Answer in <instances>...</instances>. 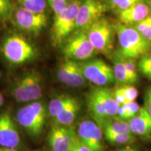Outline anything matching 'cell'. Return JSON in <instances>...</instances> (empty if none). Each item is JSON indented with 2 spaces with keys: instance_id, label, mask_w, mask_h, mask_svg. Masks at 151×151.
<instances>
[{
  "instance_id": "22",
  "label": "cell",
  "mask_w": 151,
  "mask_h": 151,
  "mask_svg": "<svg viewBox=\"0 0 151 151\" xmlns=\"http://www.w3.org/2000/svg\"><path fill=\"white\" fill-rule=\"evenodd\" d=\"M11 94L17 102H30L22 77L16 78L11 86Z\"/></svg>"
},
{
  "instance_id": "19",
  "label": "cell",
  "mask_w": 151,
  "mask_h": 151,
  "mask_svg": "<svg viewBox=\"0 0 151 151\" xmlns=\"http://www.w3.org/2000/svg\"><path fill=\"white\" fill-rule=\"evenodd\" d=\"M113 62L115 82L118 85V86H124V85H132L131 79L126 70L122 56L117 51L113 54Z\"/></svg>"
},
{
  "instance_id": "28",
  "label": "cell",
  "mask_w": 151,
  "mask_h": 151,
  "mask_svg": "<svg viewBox=\"0 0 151 151\" xmlns=\"http://www.w3.org/2000/svg\"><path fill=\"white\" fill-rule=\"evenodd\" d=\"M137 67L141 74L151 81V51L141 57L138 62Z\"/></svg>"
},
{
  "instance_id": "5",
  "label": "cell",
  "mask_w": 151,
  "mask_h": 151,
  "mask_svg": "<svg viewBox=\"0 0 151 151\" xmlns=\"http://www.w3.org/2000/svg\"><path fill=\"white\" fill-rule=\"evenodd\" d=\"M81 0H71L63 11L55 16L51 39L54 46H62L75 30L76 20Z\"/></svg>"
},
{
  "instance_id": "10",
  "label": "cell",
  "mask_w": 151,
  "mask_h": 151,
  "mask_svg": "<svg viewBox=\"0 0 151 151\" xmlns=\"http://www.w3.org/2000/svg\"><path fill=\"white\" fill-rule=\"evenodd\" d=\"M76 134L79 141L92 151H105L103 130L94 120H83L81 121Z\"/></svg>"
},
{
  "instance_id": "15",
  "label": "cell",
  "mask_w": 151,
  "mask_h": 151,
  "mask_svg": "<svg viewBox=\"0 0 151 151\" xmlns=\"http://www.w3.org/2000/svg\"><path fill=\"white\" fill-rule=\"evenodd\" d=\"M29 101L40 99L43 96V78L41 73L35 69L28 71L21 76Z\"/></svg>"
},
{
  "instance_id": "20",
  "label": "cell",
  "mask_w": 151,
  "mask_h": 151,
  "mask_svg": "<svg viewBox=\"0 0 151 151\" xmlns=\"http://www.w3.org/2000/svg\"><path fill=\"white\" fill-rule=\"evenodd\" d=\"M97 89L104 105L106 113L108 118L110 120L116 118L120 105L114 98L113 91L106 87H97Z\"/></svg>"
},
{
  "instance_id": "18",
  "label": "cell",
  "mask_w": 151,
  "mask_h": 151,
  "mask_svg": "<svg viewBox=\"0 0 151 151\" xmlns=\"http://www.w3.org/2000/svg\"><path fill=\"white\" fill-rule=\"evenodd\" d=\"M81 109V104L76 98L73 97L65 108L53 119L54 123L64 126H71L75 121Z\"/></svg>"
},
{
  "instance_id": "9",
  "label": "cell",
  "mask_w": 151,
  "mask_h": 151,
  "mask_svg": "<svg viewBox=\"0 0 151 151\" xmlns=\"http://www.w3.org/2000/svg\"><path fill=\"white\" fill-rule=\"evenodd\" d=\"M12 18L18 29L33 35H39L48 24V17L45 13L37 14L21 7L15 9Z\"/></svg>"
},
{
  "instance_id": "38",
  "label": "cell",
  "mask_w": 151,
  "mask_h": 151,
  "mask_svg": "<svg viewBox=\"0 0 151 151\" xmlns=\"http://www.w3.org/2000/svg\"><path fill=\"white\" fill-rule=\"evenodd\" d=\"M118 151H137L134 150V148H123L121 149V150H119Z\"/></svg>"
},
{
  "instance_id": "40",
  "label": "cell",
  "mask_w": 151,
  "mask_h": 151,
  "mask_svg": "<svg viewBox=\"0 0 151 151\" xmlns=\"http://www.w3.org/2000/svg\"><path fill=\"white\" fill-rule=\"evenodd\" d=\"M147 4L148 5L149 8H150V10H151V0H148V4Z\"/></svg>"
},
{
  "instance_id": "36",
  "label": "cell",
  "mask_w": 151,
  "mask_h": 151,
  "mask_svg": "<svg viewBox=\"0 0 151 151\" xmlns=\"http://www.w3.org/2000/svg\"><path fill=\"white\" fill-rule=\"evenodd\" d=\"M141 35H143V37L146 38L147 40L151 43V20L150 22H149L148 25L147 26L146 29L144 30V32H143Z\"/></svg>"
},
{
  "instance_id": "39",
  "label": "cell",
  "mask_w": 151,
  "mask_h": 151,
  "mask_svg": "<svg viewBox=\"0 0 151 151\" xmlns=\"http://www.w3.org/2000/svg\"><path fill=\"white\" fill-rule=\"evenodd\" d=\"M4 103V97H3V95L0 93V107L1 106V105L3 104Z\"/></svg>"
},
{
  "instance_id": "41",
  "label": "cell",
  "mask_w": 151,
  "mask_h": 151,
  "mask_svg": "<svg viewBox=\"0 0 151 151\" xmlns=\"http://www.w3.org/2000/svg\"><path fill=\"white\" fill-rule=\"evenodd\" d=\"M34 151H39V150H34Z\"/></svg>"
},
{
  "instance_id": "33",
  "label": "cell",
  "mask_w": 151,
  "mask_h": 151,
  "mask_svg": "<svg viewBox=\"0 0 151 151\" xmlns=\"http://www.w3.org/2000/svg\"><path fill=\"white\" fill-rule=\"evenodd\" d=\"M149 114L151 116V87H149L146 90L144 94V107Z\"/></svg>"
},
{
  "instance_id": "16",
  "label": "cell",
  "mask_w": 151,
  "mask_h": 151,
  "mask_svg": "<svg viewBox=\"0 0 151 151\" xmlns=\"http://www.w3.org/2000/svg\"><path fill=\"white\" fill-rule=\"evenodd\" d=\"M87 104L94 120L102 128L109 119L106 113L104 105L98 91L97 87L92 89L87 94Z\"/></svg>"
},
{
  "instance_id": "35",
  "label": "cell",
  "mask_w": 151,
  "mask_h": 151,
  "mask_svg": "<svg viewBox=\"0 0 151 151\" xmlns=\"http://www.w3.org/2000/svg\"><path fill=\"white\" fill-rule=\"evenodd\" d=\"M71 151H92L90 148L84 145L82 142L79 141L78 138L73 145V146L71 148Z\"/></svg>"
},
{
  "instance_id": "32",
  "label": "cell",
  "mask_w": 151,
  "mask_h": 151,
  "mask_svg": "<svg viewBox=\"0 0 151 151\" xmlns=\"http://www.w3.org/2000/svg\"><path fill=\"white\" fill-rule=\"evenodd\" d=\"M123 105L126 109L128 120H129L130 119L134 118L137 114L141 109L139 105L138 104V103L136 102L135 101H127V102L124 104Z\"/></svg>"
},
{
  "instance_id": "17",
  "label": "cell",
  "mask_w": 151,
  "mask_h": 151,
  "mask_svg": "<svg viewBox=\"0 0 151 151\" xmlns=\"http://www.w3.org/2000/svg\"><path fill=\"white\" fill-rule=\"evenodd\" d=\"M128 122L134 135L144 139H151V116L143 107Z\"/></svg>"
},
{
  "instance_id": "6",
  "label": "cell",
  "mask_w": 151,
  "mask_h": 151,
  "mask_svg": "<svg viewBox=\"0 0 151 151\" xmlns=\"http://www.w3.org/2000/svg\"><path fill=\"white\" fill-rule=\"evenodd\" d=\"M62 46V52L65 59L75 61H86L97 52L88 38L87 29L74 31Z\"/></svg>"
},
{
  "instance_id": "8",
  "label": "cell",
  "mask_w": 151,
  "mask_h": 151,
  "mask_svg": "<svg viewBox=\"0 0 151 151\" xmlns=\"http://www.w3.org/2000/svg\"><path fill=\"white\" fill-rule=\"evenodd\" d=\"M109 9L106 4L100 0H83L77 14L74 31L87 29L92 23L104 16Z\"/></svg>"
},
{
  "instance_id": "31",
  "label": "cell",
  "mask_w": 151,
  "mask_h": 151,
  "mask_svg": "<svg viewBox=\"0 0 151 151\" xmlns=\"http://www.w3.org/2000/svg\"><path fill=\"white\" fill-rule=\"evenodd\" d=\"M71 0H46L53 11L55 16L60 14L67 6Z\"/></svg>"
},
{
  "instance_id": "11",
  "label": "cell",
  "mask_w": 151,
  "mask_h": 151,
  "mask_svg": "<svg viewBox=\"0 0 151 151\" xmlns=\"http://www.w3.org/2000/svg\"><path fill=\"white\" fill-rule=\"evenodd\" d=\"M78 139L71 126L54 123L48 134L49 146L52 151H71Z\"/></svg>"
},
{
  "instance_id": "2",
  "label": "cell",
  "mask_w": 151,
  "mask_h": 151,
  "mask_svg": "<svg viewBox=\"0 0 151 151\" xmlns=\"http://www.w3.org/2000/svg\"><path fill=\"white\" fill-rule=\"evenodd\" d=\"M118 38L119 49L117 52L124 58L140 59L151 51V43L134 27L121 23L113 24Z\"/></svg>"
},
{
  "instance_id": "37",
  "label": "cell",
  "mask_w": 151,
  "mask_h": 151,
  "mask_svg": "<svg viewBox=\"0 0 151 151\" xmlns=\"http://www.w3.org/2000/svg\"><path fill=\"white\" fill-rule=\"evenodd\" d=\"M0 151H18L16 148H4V147L0 146Z\"/></svg>"
},
{
  "instance_id": "25",
  "label": "cell",
  "mask_w": 151,
  "mask_h": 151,
  "mask_svg": "<svg viewBox=\"0 0 151 151\" xmlns=\"http://www.w3.org/2000/svg\"><path fill=\"white\" fill-rule=\"evenodd\" d=\"M20 7L37 14L45 13L47 1L46 0H17Z\"/></svg>"
},
{
  "instance_id": "3",
  "label": "cell",
  "mask_w": 151,
  "mask_h": 151,
  "mask_svg": "<svg viewBox=\"0 0 151 151\" xmlns=\"http://www.w3.org/2000/svg\"><path fill=\"white\" fill-rule=\"evenodd\" d=\"M48 115L46 106L38 100L31 101L19 109L16 119L20 127L29 137L38 139L44 132Z\"/></svg>"
},
{
  "instance_id": "1",
  "label": "cell",
  "mask_w": 151,
  "mask_h": 151,
  "mask_svg": "<svg viewBox=\"0 0 151 151\" xmlns=\"http://www.w3.org/2000/svg\"><path fill=\"white\" fill-rule=\"evenodd\" d=\"M1 53L11 65H22L34 62L39 57V50L31 41L18 34H10L3 39Z\"/></svg>"
},
{
  "instance_id": "29",
  "label": "cell",
  "mask_w": 151,
  "mask_h": 151,
  "mask_svg": "<svg viewBox=\"0 0 151 151\" xmlns=\"http://www.w3.org/2000/svg\"><path fill=\"white\" fill-rule=\"evenodd\" d=\"M122 60H123L128 75H129V78L131 79L132 85L135 84L137 82L138 78H138V73L137 71V64H136L135 61L136 60L122 58Z\"/></svg>"
},
{
  "instance_id": "27",
  "label": "cell",
  "mask_w": 151,
  "mask_h": 151,
  "mask_svg": "<svg viewBox=\"0 0 151 151\" xmlns=\"http://www.w3.org/2000/svg\"><path fill=\"white\" fill-rule=\"evenodd\" d=\"M15 11L12 0H0V22H5L12 18Z\"/></svg>"
},
{
  "instance_id": "7",
  "label": "cell",
  "mask_w": 151,
  "mask_h": 151,
  "mask_svg": "<svg viewBox=\"0 0 151 151\" xmlns=\"http://www.w3.org/2000/svg\"><path fill=\"white\" fill-rule=\"evenodd\" d=\"M81 63L85 78L97 87H105L115 82L113 68L103 60L94 58Z\"/></svg>"
},
{
  "instance_id": "12",
  "label": "cell",
  "mask_w": 151,
  "mask_h": 151,
  "mask_svg": "<svg viewBox=\"0 0 151 151\" xmlns=\"http://www.w3.org/2000/svg\"><path fill=\"white\" fill-rule=\"evenodd\" d=\"M57 77L60 82L71 88H81L86 83L81 62L65 59L58 66Z\"/></svg>"
},
{
  "instance_id": "24",
  "label": "cell",
  "mask_w": 151,
  "mask_h": 151,
  "mask_svg": "<svg viewBox=\"0 0 151 151\" xmlns=\"http://www.w3.org/2000/svg\"><path fill=\"white\" fill-rule=\"evenodd\" d=\"M103 133L106 140L112 145L128 144L135 141V137L133 134L116 133L111 132H103Z\"/></svg>"
},
{
  "instance_id": "14",
  "label": "cell",
  "mask_w": 151,
  "mask_h": 151,
  "mask_svg": "<svg viewBox=\"0 0 151 151\" xmlns=\"http://www.w3.org/2000/svg\"><path fill=\"white\" fill-rule=\"evenodd\" d=\"M118 14L120 23L134 26L150 16L151 10L148 5L143 1L136 4Z\"/></svg>"
},
{
  "instance_id": "23",
  "label": "cell",
  "mask_w": 151,
  "mask_h": 151,
  "mask_svg": "<svg viewBox=\"0 0 151 151\" xmlns=\"http://www.w3.org/2000/svg\"><path fill=\"white\" fill-rule=\"evenodd\" d=\"M103 132L132 134L128 121L114 118L108 120L101 128Z\"/></svg>"
},
{
  "instance_id": "26",
  "label": "cell",
  "mask_w": 151,
  "mask_h": 151,
  "mask_svg": "<svg viewBox=\"0 0 151 151\" xmlns=\"http://www.w3.org/2000/svg\"><path fill=\"white\" fill-rule=\"evenodd\" d=\"M143 1L145 0H107L106 4L109 9L118 13L136 4Z\"/></svg>"
},
{
  "instance_id": "13",
  "label": "cell",
  "mask_w": 151,
  "mask_h": 151,
  "mask_svg": "<svg viewBox=\"0 0 151 151\" xmlns=\"http://www.w3.org/2000/svg\"><path fill=\"white\" fill-rule=\"evenodd\" d=\"M20 136L12 116L9 111L0 114V146L17 148L20 144Z\"/></svg>"
},
{
  "instance_id": "4",
  "label": "cell",
  "mask_w": 151,
  "mask_h": 151,
  "mask_svg": "<svg viewBox=\"0 0 151 151\" xmlns=\"http://www.w3.org/2000/svg\"><path fill=\"white\" fill-rule=\"evenodd\" d=\"M87 33L96 52L109 58L113 56L116 31L108 19L105 17L99 19L87 29Z\"/></svg>"
},
{
  "instance_id": "21",
  "label": "cell",
  "mask_w": 151,
  "mask_h": 151,
  "mask_svg": "<svg viewBox=\"0 0 151 151\" xmlns=\"http://www.w3.org/2000/svg\"><path fill=\"white\" fill-rule=\"evenodd\" d=\"M73 97L67 94H61L55 97L50 100L47 109L48 113L52 120L55 118L57 115L65 108V106L71 101Z\"/></svg>"
},
{
  "instance_id": "30",
  "label": "cell",
  "mask_w": 151,
  "mask_h": 151,
  "mask_svg": "<svg viewBox=\"0 0 151 151\" xmlns=\"http://www.w3.org/2000/svg\"><path fill=\"white\" fill-rule=\"evenodd\" d=\"M118 87L123 93L124 97L127 100V102L135 101L138 97L139 92L134 86L132 85H124V86H119Z\"/></svg>"
},
{
  "instance_id": "34",
  "label": "cell",
  "mask_w": 151,
  "mask_h": 151,
  "mask_svg": "<svg viewBox=\"0 0 151 151\" xmlns=\"http://www.w3.org/2000/svg\"><path fill=\"white\" fill-rule=\"evenodd\" d=\"M113 96H114V98L117 101V102H118L120 106L123 105L124 104L127 102V100H126L123 93H122V92L121 91V90L120 89L119 87H117L114 91H113Z\"/></svg>"
}]
</instances>
